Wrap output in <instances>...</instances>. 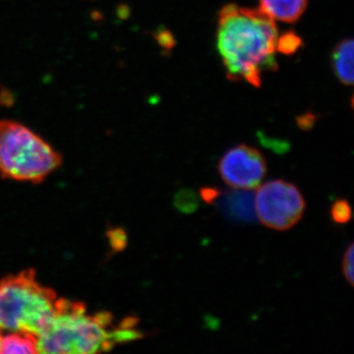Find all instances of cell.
Segmentation results:
<instances>
[{"label": "cell", "mask_w": 354, "mask_h": 354, "mask_svg": "<svg viewBox=\"0 0 354 354\" xmlns=\"http://www.w3.org/2000/svg\"><path fill=\"white\" fill-rule=\"evenodd\" d=\"M333 72L344 86L353 85V39H344L337 44L330 57Z\"/></svg>", "instance_id": "obj_9"}, {"label": "cell", "mask_w": 354, "mask_h": 354, "mask_svg": "<svg viewBox=\"0 0 354 354\" xmlns=\"http://www.w3.org/2000/svg\"><path fill=\"white\" fill-rule=\"evenodd\" d=\"M223 183L234 189L254 190L267 174V160L253 147L241 144L230 149L218 165Z\"/></svg>", "instance_id": "obj_6"}, {"label": "cell", "mask_w": 354, "mask_h": 354, "mask_svg": "<svg viewBox=\"0 0 354 354\" xmlns=\"http://www.w3.org/2000/svg\"><path fill=\"white\" fill-rule=\"evenodd\" d=\"M57 299L55 290L41 285L32 269L6 277L0 281V330L38 337L53 322Z\"/></svg>", "instance_id": "obj_3"}, {"label": "cell", "mask_w": 354, "mask_h": 354, "mask_svg": "<svg viewBox=\"0 0 354 354\" xmlns=\"http://www.w3.org/2000/svg\"><path fill=\"white\" fill-rule=\"evenodd\" d=\"M353 256L354 245L353 244H351L348 248L346 249L344 258H342V272H344V276L346 281H348L351 286H353L354 283Z\"/></svg>", "instance_id": "obj_14"}, {"label": "cell", "mask_w": 354, "mask_h": 354, "mask_svg": "<svg viewBox=\"0 0 354 354\" xmlns=\"http://www.w3.org/2000/svg\"><path fill=\"white\" fill-rule=\"evenodd\" d=\"M330 218L337 225H346L353 218V209L346 200H337L330 209Z\"/></svg>", "instance_id": "obj_13"}, {"label": "cell", "mask_w": 354, "mask_h": 354, "mask_svg": "<svg viewBox=\"0 0 354 354\" xmlns=\"http://www.w3.org/2000/svg\"><path fill=\"white\" fill-rule=\"evenodd\" d=\"M206 325L209 329L215 330L220 326V322L218 320H215L213 317H206Z\"/></svg>", "instance_id": "obj_18"}, {"label": "cell", "mask_w": 354, "mask_h": 354, "mask_svg": "<svg viewBox=\"0 0 354 354\" xmlns=\"http://www.w3.org/2000/svg\"><path fill=\"white\" fill-rule=\"evenodd\" d=\"M261 141H262L263 145L278 153H283L290 150V145L286 142L263 138V137H261Z\"/></svg>", "instance_id": "obj_16"}, {"label": "cell", "mask_w": 354, "mask_h": 354, "mask_svg": "<svg viewBox=\"0 0 354 354\" xmlns=\"http://www.w3.org/2000/svg\"><path fill=\"white\" fill-rule=\"evenodd\" d=\"M39 353L37 337L26 333L0 330V354Z\"/></svg>", "instance_id": "obj_10"}, {"label": "cell", "mask_w": 354, "mask_h": 354, "mask_svg": "<svg viewBox=\"0 0 354 354\" xmlns=\"http://www.w3.org/2000/svg\"><path fill=\"white\" fill-rule=\"evenodd\" d=\"M260 10L272 20L293 24L306 11L308 0H259Z\"/></svg>", "instance_id": "obj_8"}, {"label": "cell", "mask_w": 354, "mask_h": 354, "mask_svg": "<svg viewBox=\"0 0 354 354\" xmlns=\"http://www.w3.org/2000/svg\"><path fill=\"white\" fill-rule=\"evenodd\" d=\"M221 194L223 193L218 187H203L200 190V197L202 198L203 201L209 205L215 203L221 196Z\"/></svg>", "instance_id": "obj_15"}, {"label": "cell", "mask_w": 354, "mask_h": 354, "mask_svg": "<svg viewBox=\"0 0 354 354\" xmlns=\"http://www.w3.org/2000/svg\"><path fill=\"white\" fill-rule=\"evenodd\" d=\"M62 165V155L37 133L18 121L0 120L2 177L39 183Z\"/></svg>", "instance_id": "obj_4"}, {"label": "cell", "mask_w": 354, "mask_h": 354, "mask_svg": "<svg viewBox=\"0 0 354 354\" xmlns=\"http://www.w3.org/2000/svg\"><path fill=\"white\" fill-rule=\"evenodd\" d=\"M199 197L194 190L190 188L179 190L174 195V206L177 211L185 215H191L194 214L199 208Z\"/></svg>", "instance_id": "obj_11"}, {"label": "cell", "mask_w": 354, "mask_h": 354, "mask_svg": "<svg viewBox=\"0 0 354 354\" xmlns=\"http://www.w3.org/2000/svg\"><path fill=\"white\" fill-rule=\"evenodd\" d=\"M223 195L220 209L228 220L254 223L257 221L255 193L252 190L234 189Z\"/></svg>", "instance_id": "obj_7"}, {"label": "cell", "mask_w": 354, "mask_h": 354, "mask_svg": "<svg viewBox=\"0 0 354 354\" xmlns=\"http://www.w3.org/2000/svg\"><path fill=\"white\" fill-rule=\"evenodd\" d=\"M315 122V116L311 115V114H306V115L302 116L298 120V127L304 130H309L312 128Z\"/></svg>", "instance_id": "obj_17"}, {"label": "cell", "mask_w": 354, "mask_h": 354, "mask_svg": "<svg viewBox=\"0 0 354 354\" xmlns=\"http://www.w3.org/2000/svg\"><path fill=\"white\" fill-rule=\"evenodd\" d=\"M302 46V39L293 31L286 32L279 36L277 41V51L286 55H292L297 53Z\"/></svg>", "instance_id": "obj_12"}, {"label": "cell", "mask_w": 354, "mask_h": 354, "mask_svg": "<svg viewBox=\"0 0 354 354\" xmlns=\"http://www.w3.org/2000/svg\"><path fill=\"white\" fill-rule=\"evenodd\" d=\"M274 20L260 10L237 4L221 9L216 26V48L228 80L260 88L267 72L278 69Z\"/></svg>", "instance_id": "obj_1"}, {"label": "cell", "mask_w": 354, "mask_h": 354, "mask_svg": "<svg viewBox=\"0 0 354 354\" xmlns=\"http://www.w3.org/2000/svg\"><path fill=\"white\" fill-rule=\"evenodd\" d=\"M306 202L295 184L271 180L259 186L255 193L257 218L266 227L286 232L297 225L304 215Z\"/></svg>", "instance_id": "obj_5"}, {"label": "cell", "mask_w": 354, "mask_h": 354, "mask_svg": "<svg viewBox=\"0 0 354 354\" xmlns=\"http://www.w3.org/2000/svg\"><path fill=\"white\" fill-rule=\"evenodd\" d=\"M137 317H127L120 325L108 312L88 314L80 301L58 298L57 312L50 327L37 337L39 353H97L116 344L138 341L145 334L135 330Z\"/></svg>", "instance_id": "obj_2"}]
</instances>
